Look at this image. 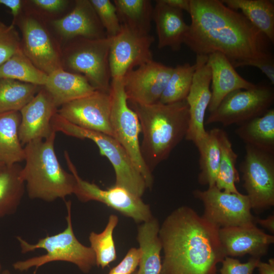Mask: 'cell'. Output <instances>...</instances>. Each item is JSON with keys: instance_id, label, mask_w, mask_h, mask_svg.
Wrapping results in <instances>:
<instances>
[{"instance_id": "cell-1", "label": "cell", "mask_w": 274, "mask_h": 274, "mask_svg": "<svg viewBox=\"0 0 274 274\" xmlns=\"http://www.w3.org/2000/svg\"><path fill=\"white\" fill-rule=\"evenodd\" d=\"M184 43L197 55L219 52L235 68L273 58L272 43L241 13L219 0H190Z\"/></svg>"}, {"instance_id": "cell-2", "label": "cell", "mask_w": 274, "mask_h": 274, "mask_svg": "<svg viewBox=\"0 0 274 274\" xmlns=\"http://www.w3.org/2000/svg\"><path fill=\"white\" fill-rule=\"evenodd\" d=\"M219 229L190 207L173 211L159 228L164 254L160 274H216L226 256Z\"/></svg>"}, {"instance_id": "cell-3", "label": "cell", "mask_w": 274, "mask_h": 274, "mask_svg": "<svg viewBox=\"0 0 274 274\" xmlns=\"http://www.w3.org/2000/svg\"><path fill=\"white\" fill-rule=\"evenodd\" d=\"M128 104L139 118L143 134L141 154L152 172L185 138L189 120L188 105L186 100L168 104L158 101L142 105L129 101Z\"/></svg>"}, {"instance_id": "cell-4", "label": "cell", "mask_w": 274, "mask_h": 274, "mask_svg": "<svg viewBox=\"0 0 274 274\" xmlns=\"http://www.w3.org/2000/svg\"><path fill=\"white\" fill-rule=\"evenodd\" d=\"M56 132L53 131L44 140L25 145V164L20 172L31 199L51 202L74 194L76 180L73 174L61 166L54 150Z\"/></svg>"}, {"instance_id": "cell-5", "label": "cell", "mask_w": 274, "mask_h": 274, "mask_svg": "<svg viewBox=\"0 0 274 274\" xmlns=\"http://www.w3.org/2000/svg\"><path fill=\"white\" fill-rule=\"evenodd\" d=\"M71 202H65L67 215V226L62 231L40 239L35 244H30L19 236L21 252L26 253L38 249H43L46 254L13 264L14 269L22 271L36 267V268L53 261H65L72 263L84 273H88L96 265L95 256L90 247L82 244L74 233L72 217Z\"/></svg>"}, {"instance_id": "cell-6", "label": "cell", "mask_w": 274, "mask_h": 274, "mask_svg": "<svg viewBox=\"0 0 274 274\" xmlns=\"http://www.w3.org/2000/svg\"><path fill=\"white\" fill-rule=\"evenodd\" d=\"M51 124L56 132L59 131L70 136L93 141L100 154L107 158L114 169V185L123 187L137 196H142L147 188L145 181L127 152L115 138L76 126L57 112L52 117Z\"/></svg>"}, {"instance_id": "cell-7", "label": "cell", "mask_w": 274, "mask_h": 274, "mask_svg": "<svg viewBox=\"0 0 274 274\" xmlns=\"http://www.w3.org/2000/svg\"><path fill=\"white\" fill-rule=\"evenodd\" d=\"M109 93L111 99L110 124L112 136L127 152L143 176L147 187L151 188L153 177L141 152L140 121L136 114L128 105L122 79L111 80Z\"/></svg>"}, {"instance_id": "cell-8", "label": "cell", "mask_w": 274, "mask_h": 274, "mask_svg": "<svg viewBox=\"0 0 274 274\" xmlns=\"http://www.w3.org/2000/svg\"><path fill=\"white\" fill-rule=\"evenodd\" d=\"M72 40L65 55L66 66L76 73L83 74L96 90L109 92L111 38H78Z\"/></svg>"}, {"instance_id": "cell-9", "label": "cell", "mask_w": 274, "mask_h": 274, "mask_svg": "<svg viewBox=\"0 0 274 274\" xmlns=\"http://www.w3.org/2000/svg\"><path fill=\"white\" fill-rule=\"evenodd\" d=\"M273 102L274 89L271 84L260 83L251 89L236 90L228 94L210 113L206 124L240 125L264 114L272 108Z\"/></svg>"}, {"instance_id": "cell-10", "label": "cell", "mask_w": 274, "mask_h": 274, "mask_svg": "<svg viewBox=\"0 0 274 274\" xmlns=\"http://www.w3.org/2000/svg\"><path fill=\"white\" fill-rule=\"evenodd\" d=\"M64 156L71 173L76 180L74 194L81 201L100 202L123 215L131 218L136 223H142L153 217L150 206L145 203L141 197L121 187L114 185L102 189L93 183L83 180L79 175L67 151H64Z\"/></svg>"}, {"instance_id": "cell-11", "label": "cell", "mask_w": 274, "mask_h": 274, "mask_svg": "<svg viewBox=\"0 0 274 274\" xmlns=\"http://www.w3.org/2000/svg\"><path fill=\"white\" fill-rule=\"evenodd\" d=\"M241 164L243 187L251 208L261 212L274 205V154L246 145Z\"/></svg>"}, {"instance_id": "cell-12", "label": "cell", "mask_w": 274, "mask_h": 274, "mask_svg": "<svg viewBox=\"0 0 274 274\" xmlns=\"http://www.w3.org/2000/svg\"><path fill=\"white\" fill-rule=\"evenodd\" d=\"M193 194L203 204L202 216L218 228L255 224L247 195L220 190L215 185Z\"/></svg>"}, {"instance_id": "cell-13", "label": "cell", "mask_w": 274, "mask_h": 274, "mask_svg": "<svg viewBox=\"0 0 274 274\" xmlns=\"http://www.w3.org/2000/svg\"><path fill=\"white\" fill-rule=\"evenodd\" d=\"M111 38L109 65L112 79H122L129 71L153 59L151 46L154 37L121 25Z\"/></svg>"}, {"instance_id": "cell-14", "label": "cell", "mask_w": 274, "mask_h": 274, "mask_svg": "<svg viewBox=\"0 0 274 274\" xmlns=\"http://www.w3.org/2000/svg\"><path fill=\"white\" fill-rule=\"evenodd\" d=\"M111 108L110 93L96 90L88 96L62 105L57 113L76 126L112 136Z\"/></svg>"}, {"instance_id": "cell-15", "label": "cell", "mask_w": 274, "mask_h": 274, "mask_svg": "<svg viewBox=\"0 0 274 274\" xmlns=\"http://www.w3.org/2000/svg\"><path fill=\"white\" fill-rule=\"evenodd\" d=\"M173 69L152 60L127 72L122 78L127 100L142 105L158 102Z\"/></svg>"}, {"instance_id": "cell-16", "label": "cell", "mask_w": 274, "mask_h": 274, "mask_svg": "<svg viewBox=\"0 0 274 274\" xmlns=\"http://www.w3.org/2000/svg\"><path fill=\"white\" fill-rule=\"evenodd\" d=\"M206 55H197L196 69L186 98L189 108V125L185 139L197 146L206 137L204 117L211 99V70Z\"/></svg>"}, {"instance_id": "cell-17", "label": "cell", "mask_w": 274, "mask_h": 274, "mask_svg": "<svg viewBox=\"0 0 274 274\" xmlns=\"http://www.w3.org/2000/svg\"><path fill=\"white\" fill-rule=\"evenodd\" d=\"M21 27L22 50L36 67L47 75L63 68L58 50L47 31L38 20L27 17Z\"/></svg>"}, {"instance_id": "cell-18", "label": "cell", "mask_w": 274, "mask_h": 274, "mask_svg": "<svg viewBox=\"0 0 274 274\" xmlns=\"http://www.w3.org/2000/svg\"><path fill=\"white\" fill-rule=\"evenodd\" d=\"M51 96L43 87L19 112V138L21 144L48 138L54 131L51 121L57 112Z\"/></svg>"}, {"instance_id": "cell-19", "label": "cell", "mask_w": 274, "mask_h": 274, "mask_svg": "<svg viewBox=\"0 0 274 274\" xmlns=\"http://www.w3.org/2000/svg\"><path fill=\"white\" fill-rule=\"evenodd\" d=\"M220 243L226 256L242 257L249 254L260 258L274 242V236L264 232L255 224L220 228Z\"/></svg>"}, {"instance_id": "cell-20", "label": "cell", "mask_w": 274, "mask_h": 274, "mask_svg": "<svg viewBox=\"0 0 274 274\" xmlns=\"http://www.w3.org/2000/svg\"><path fill=\"white\" fill-rule=\"evenodd\" d=\"M52 25L64 38L99 39L107 37L106 31L89 1L78 0L72 11L54 20Z\"/></svg>"}, {"instance_id": "cell-21", "label": "cell", "mask_w": 274, "mask_h": 274, "mask_svg": "<svg viewBox=\"0 0 274 274\" xmlns=\"http://www.w3.org/2000/svg\"><path fill=\"white\" fill-rule=\"evenodd\" d=\"M211 70V99L208 107L214 111L230 93L239 89H249L256 85L242 77L228 59L222 54L215 52L208 56Z\"/></svg>"}, {"instance_id": "cell-22", "label": "cell", "mask_w": 274, "mask_h": 274, "mask_svg": "<svg viewBox=\"0 0 274 274\" xmlns=\"http://www.w3.org/2000/svg\"><path fill=\"white\" fill-rule=\"evenodd\" d=\"M152 20L156 26L158 48L168 47L174 51L180 50L189 30L183 11L167 5L162 0L155 1Z\"/></svg>"}, {"instance_id": "cell-23", "label": "cell", "mask_w": 274, "mask_h": 274, "mask_svg": "<svg viewBox=\"0 0 274 274\" xmlns=\"http://www.w3.org/2000/svg\"><path fill=\"white\" fill-rule=\"evenodd\" d=\"M43 87L57 108L96 90L83 75L67 72L63 68L48 75Z\"/></svg>"}, {"instance_id": "cell-24", "label": "cell", "mask_w": 274, "mask_h": 274, "mask_svg": "<svg viewBox=\"0 0 274 274\" xmlns=\"http://www.w3.org/2000/svg\"><path fill=\"white\" fill-rule=\"evenodd\" d=\"M159 228L158 220L154 217L139 226L137 241L141 257L136 274L160 273V253L162 247L159 237Z\"/></svg>"}, {"instance_id": "cell-25", "label": "cell", "mask_w": 274, "mask_h": 274, "mask_svg": "<svg viewBox=\"0 0 274 274\" xmlns=\"http://www.w3.org/2000/svg\"><path fill=\"white\" fill-rule=\"evenodd\" d=\"M19 111L0 113V161L5 165L18 164L25 159L19 138Z\"/></svg>"}, {"instance_id": "cell-26", "label": "cell", "mask_w": 274, "mask_h": 274, "mask_svg": "<svg viewBox=\"0 0 274 274\" xmlns=\"http://www.w3.org/2000/svg\"><path fill=\"white\" fill-rule=\"evenodd\" d=\"M228 7L241 13L273 44L274 1L271 0H221Z\"/></svg>"}, {"instance_id": "cell-27", "label": "cell", "mask_w": 274, "mask_h": 274, "mask_svg": "<svg viewBox=\"0 0 274 274\" xmlns=\"http://www.w3.org/2000/svg\"><path fill=\"white\" fill-rule=\"evenodd\" d=\"M235 133L246 144L274 154V109L242 124Z\"/></svg>"}, {"instance_id": "cell-28", "label": "cell", "mask_w": 274, "mask_h": 274, "mask_svg": "<svg viewBox=\"0 0 274 274\" xmlns=\"http://www.w3.org/2000/svg\"><path fill=\"white\" fill-rule=\"evenodd\" d=\"M18 164L6 165L0 172V219L17 210L25 191Z\"/></svg>"}, {"instance_id": "cell-29", "label": "cell", "mask_w": 274, "mask_h": 274, "mask_svg": "<svg viewBox=\"0 0 274 274\" xmlns=\"http://www.w3.org/2000/svg\"><path fill=\"white\" fill-rule=\"evenodd\" d=\"M121 25L149 34L153 20V8L149 0H114Z\"/></svg>"}, {"instance_id": "cell-30", "label": "cell", "mask_w": 274, "mask_h": 274, "mask_svg": "<svg viewBox=\"0 0 274 274\" xmlns=\"http://www.w3.org/2000/svg\"><path fill=\"white\" fill-rule=\"evenodd\" d=\"M217 137L220 159L215 186L220 190L239 193L235 186V184L239 182V174L235 166L237 155L224 130L217 128Z\"/></svg>"}, {"instance_id": "cell-31", "label": "cell", "mask_w": 274, "mask_h": 274, "mask_svg": "<svg viewBox=\"0 0 274 274\" xmlns=\"http://www.w3.org/2000/svg\"><path fill=\"white\" fill-rule=\"evenodd\" d=\"M196 147L199 153L198 183L213 187L216 184L220 159L217 128L207 131L206 137Z\"/></svg>"}, {"instance_id": "cell-32", "label": "cell", "mask_w": 274, "mask_h": 274, "mask_svg": "<svg viewBox=\"0 0 274 274\" xmlns=\"http://www.w3.org/2000/svg\"><path fill=\"white\" fill-rule=\"evenodd\" d=\"M40 86L19 81L0 78V113L20 111L35 97Z\"/></svg>"}, {"instance_id": "cell-33", "label": "cell", "mask_w": 274, "mask_h": 274, "mask_svg": "<svg viewBox=\"0 0 274 274\" xmlns=\"http://www.w3.org/2000/svg\"><path fill=\"white\" fill-rule=\"evenodd\" d=\"M48 75L36 67L22 49L0 65V78H7L44 86Z\"/></svg>"}, {"instance_id": "cell-34", "label": "cell", "mask_w": 274, "mask_h": 274, "mask_svg": "<svg viewBox=\"0 0 274 274\" xmlns=\"http://www.w3.org/2000/svg\"><path fill=\"white\" fill-rule=\"evenodd\" d=\"M196 69V65L186 63L174 67L167 85L159 102L172 104L186 100L189 92Z\"/></svg>"}, {"instance_id": "cell-35", "label": "cell", "mask_w": 274, "mask_h": 274, "mask_svg": "<svg viewBox=\"0 0 274 274\" xmlns=\"http://www.w3.org/2000/svg\"><path fill=\"white\" fill-rule=\"evenodd\" d=\"M118 223V217L111 214L104 230L99 233L91 232L89 236L90 247L94 253L96 265L105 268L117 258L113 232Z\"/></svg>"}, {"instance_id": "cell-36", "label": "cell", "mask_w": 274, "mask_h": 274, "mask_svg": "<svg viewBox=\"0 0 274 274\" xmlns=\"http://www.w3.org/2000/svg\"><path fill=\"white\" fill-rule=\"evenodd\" d=\"M108 38L116 36L121 26L116 8L110 0H90Z\"/></svg>"}, {"instance_id": "cell-37", "label": "cell", "mask_w": 274, "mask_h": 274, "mask_svg": "<svg viewBox=\"0 0 274 274\" xmlns=\"http://www.w3.org/2000/svg\"><path fill=\"white\" fill-rule=\"evenodd\" d=\"M21 49L20 37L14 25L0 21V65Z\"/></svg>"}, {"instance_id": "cell-38", "label": "cell", "mask_w": 274, "mask_h": 274, "mask_svg": "<svg viewBox=\"0 0 274 274\" xmlns=\"http://www.w3.org/2000/svg\"><path fill=\"white\" fill-rule=\"evenodd\" d=\"M260 258L252 257L246 263L237 259L225 256L222 261L220 274H253Z\"/></svg>"}, {"instance_id": "cell-39", "label": "cell", "mask_w": 274, "mask_h": 274, "mask_svg": "<svg viewBox=\"0 0 274 274\" xmlns=\"http://www.w3.org/2000/svg\"><path fill=\"white\" fill-rule=\"evenodd\" d=\"M140 257L139 248H130L122 261L112 268L109 274H132L139 266Z\"/></svg>"}, {"instance_id": "cell-40", "label": "cell", "mask_w": 274, "mask_h": 274, "mask_svg": "<svg viewBox=\"0 0 274 274\" xmlns=\"http://www.w3.org/2000/svg\"><path fill=\"white\" fill-rule=\"evenodd\" d=\"M31 2L40 9L49 12H58L68 3V1L65 0H33Z\"/></svg>"}, {"instance_id": "cell-41", "label": "cell", "mask_w": 274, "mask_h": 274, "mask_svg": "<svg viewBox=\"0 0 274 274\" xmlns=\"http://www.w3.org/2000/svg\"><path fill=\"white\" fill-rule=\"evenodd\" d=\"M167 5L181 10L186 11L188 13L190 11V0H162Z\"/></svg>"}, {"instance_id": "cell-42", "label": "cell", "mask_w": 274, "mask_h": 274, "mask_svg": "<svg viewBox=\"0 0 274 274\" xmlns=\"http://www.w3.org/2000/svg\"><path fill=\"white\" fill-rule=\"evenodd\" d=\"M259 274H274V259L270 258L268 262H263L260 260L257 264V267Z\"/></svg>"}, {"instance_id": "cell-43", "label": "cell", "mask_w": 274, "mask_h": 274, "mask_svg": "<svg viewBox=\"0 0 274 274\" xmlns=\"http://www.w3.org/2000/svg\"><path fill=\"white\" fill-rule=\"evenodd\" d=\"M260 224L263 227L274 233V215H270L265 219L255 218V223Z\"/></svg>"}, {"instance_id": "cell-44", "label": "cell", "mask_w": 274, "mask_h": 274, "mask_svg": "<svg viewBox=\"0 0 274 274\" xmlns=\"http://www.w3.org/2000/svg\"><path fill=\"white\" fill-rule=\"evenodd\" d=\"M0 5L11 9L13 6L14 1L13 0H0Z\"/></svg>"}, {"instance_id": "cell-45", "label": "cell", "mask_w": 274, "mask_h": 274, "mask_svg": "<svg viewBox=\"0 0 274 274\" xmlns=\"http://www.w3.org/2000/svg\"><path fill=\"white\" fill-rule=\"evenodd\" d=\"M5 166L6 165L4 164L0 161V172L4 169Z\"/></svg>"}, {"instance_id": "cell-46", "label": "cell", "mask_w": 274, "mask_h": 274, "mask_svg": "<svg viewBox=\"0 0 274 274\" xmlns=\"http://www.w3.org/2000/svg\"><path fill=\"white\" fill-rule=\"evenodd\" d=\"M2 268V265L0 263V271ZM3 274H10V272L8 270H5Z\"/></svg>"}, {"instance_id": "cell-47", "label": "cell", "mask_w": 274, "mask_h": 274, "mask_svg": "<svg viewBox=\"0 0 274 274\" xmlns=\"http://www.w3.org/2000/svg\"><path fill=\"white\" fill-rule=\"evenodd\" d=\"M132 274H136V271H135L134 272H133Z\"/></svg>"}, {"instance_id": "cell-48", "label": "cell", "mask_w": 274, "mask_h": 274, "mask_svg": "<svg viewBox=\"0 0 274 274\" xmlns=\"http://www.w3.org/2000/svg\"><path fill=\"white\" fill-rule=\"evenodd\" d=\"M33 274H36V272H34Z\"/></svg>"}]
</instances>
